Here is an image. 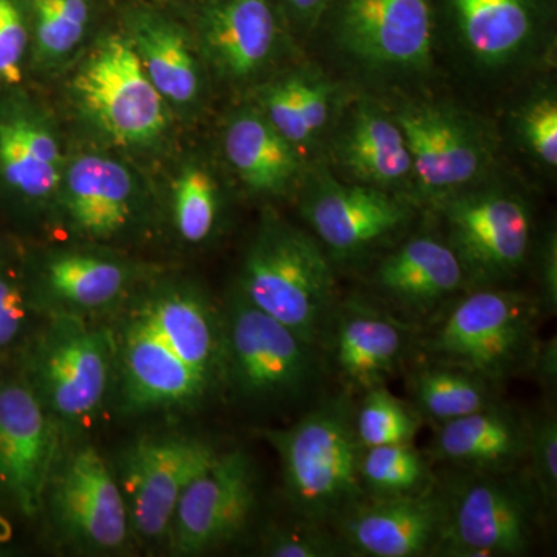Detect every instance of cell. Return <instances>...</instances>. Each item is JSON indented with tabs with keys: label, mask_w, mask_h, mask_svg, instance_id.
Wrapping results in <instances>:
<instances>
[{
	"label": "cell",
	"mask_w": 557,
	"mask_h": 557,
	"mask_svg": "<svg viewBox=\"0 0 557 557\" xmlns=\"http://www.w3.org/2000/svg\"><path fill=\"white\" fill-rule=\"evenodd\" d=\"M113 339L72 313L53 319L28 358V381L54 420L94 416L108 391Z\"/></svg>",
	"instance_id": "obj_7"
},
{
	"label": "cell",
	"mask_w": 557,
	"mask_h": 557,
	"mask_svg": "<svg viewBox=\"0 0 557 557\" xmlns=\"http://www.w3.org/2000/svg\"><path fill=\"white\" fill-rule=\"evenodd\" d=\"M258 505L255 463L245 450L219 454L183 491L170 534L171 549L197 556L228 545L244 533Z\"/></svg>",
	"instance_id": "obj_10"
},
{
	"label": "cell",
	"mask_w": 557,
	"mask_h": 557,
	"mask_svg": "<svg viewBox=\"0 0 557 557\" xmlns=\"http://www.w3.org/2000/svg\"><path fill=\"white\" fill-rule=\"evenodd\" d=\"M138 313L186 364L209 381L222 379V318L200 293L168 289Z\"/></svg>",
	"instance_id": "obj_25"
},
{
	"label": "cell",
	"mask_w": 557,
	"mask_h": 557,
	"mask_svg": "<svg viewBox=\"0 0 557 557\" xmlns=\"http://www.w3.org/2000/svg\"><path fill=\"white\" fill-rule=\"evenodd\" d=\"M467 49L486 65L505 64L534 32L531 0H449Z\"/></svg>",
	"instance_id": "obj_28"
},
{
	"label": "cell",
	"mask_w": 557,
	"mask_h": 557,
	"mask_svg": "<svg viewBox=\"0 0 557 557\" xmlns=\"http://www.w3.org/2000/svg\"><path fill=\"white\" fill-rule=\"evenodd\" d=\"M332 89L317 73H293L262 95V113L295 148L319 137L330 119Z\"/></svg>",
	"instance_id": "obj_30"
},
{
	"label": "cell",
	"mask_w": 557,
	"mask_h": 557,
	"mask_svg": "<svg viewBox=\"0 0 557 557\" xmlns=\"http://www.w3.org/2000/svg\"><path fill=\"white\" fill-rule=\"evenodd\" d=\"M527 442V417L493 403L440 424L432 454L457 469L512 471L525 465Z\"/></svg>",
	"instance_id": "obj_23"
},
{
	"label": "cell",
	"mask_w": 557,
	"mask_h": 557,
	"mask_svg": "<svg viewBox=\"0 0 557 557\" xmlns=\"http://www.w3.org/2000/svg\"><path fill=\"white\" fill-rule=\"evenodd\" d=\"M539 307L523 293L478 288L453 299L418 344L434 361L502 383L530 368L539 343Z\"/></svg>",
	"instance_id": "obj_3"
},
{
	"label": "cell",
	"mask_w": 557,
	"mask_h": 557,
	"mask_svg": "<svg viewBox=\"0 0 557 557\" xmlns=\"http://www.w3.org/2000/svg\"><path fill=\"white\" fill-rule=\"evenodd\" d=\"M432 28L431 0H344L339 13L344 46L375 67H424Z\"/></svg>",
	"instance_id": "obj_18"
},
{
	"label": "cell",
	"mask_w": 557,
	"mask_h": 557,
	"mask_svg": "<svg viewBox=\"0 0 557 557\" xmlns=\"http://www.w3.org/2000/svg\"><path fill=\"white\" fill-rule=\"evenodd\" d=\"M64 164L58 139L20 89L0 94V203L39 207L60 190Z\"/></svg>",
	"instance_id": "obj_14"
},
{
	"label": "cell",
	"mask_w": 557,
	"mask_h": 557,
	"mask_svg": "<svg viewBox=\"0 0 557 557\" xmlns=\"http://www.w3.org/2000/svg\"><path fill=\"white\" fill-rule=\"evenodd\" d=\"M240 295L317 347L338 306L327 252L309 234L274 218L265 219L248 249Z\"/></svg>",
	"instance_id": "obj_2"
},
{
	"label": "cell",
	"mask_w": 557,
	"mask_h": 557,
	"mask_svg": "<svg viewBox=\"0 0 557 557\" xmlns=\"http://www.w3.org/2000/svg\"><path fill=\"white\" fill-rule=\"evenodd\" d=\"M73 94L87 119L119 145H152L168 127V102L126 33L104 36L83 62Z\"/></svg>",
	"instance_id": "obj_6"
},
{
	"label": "cell",
	"mask_w": 557,
	"mask_h": 557,
	"mask_svg": "<svg viewBox=\"0 0 557 557\" xmlns=\"http://www.w3.org/2000/svg\"><path fill=\"white\" fill-rule=\"evenodd\" d=\"M435 485L445 505L435 556L518 557L531 552L545 509L527 469L454 468L445 482Z\"/></svg>",
	"instance_id": "obj_4"
},
{
	"label": "cell",
	"mask_w": 557,
	"mask_h": 557,
	"mask_svg": "<svg viewBox=\"0 0 557 557\" xmlns=\"http://www.w3.org/2000/svg\"><path fill=\"white\" fill-rule=\"evenodd\" d=\"M121 354L124 403L135 412L189 406L211 387L212 381L186 364L139 313L124 332Z\"/></svg>",
	"instance_id": "obj_20"
},
{
	"label": "cell",
	"mask_w": 557,
	"mask_h": 557,
	"mask_svg": "<svg viewBox=\"0 0 557 557\" xmlns=\"http://www.w3.org/2000/svg\"><path fill=\"white\" fill-rule=\"evenodd\" d=\"M381 299L403 321H426L468 287L463 265L448 242L416 236L381 260L372 276Z\"/></svg>",
	"instance_id": "obj_19"
},
{
	"label": "cell",
	"mask_w": 557,
	"mask_h": 557,
	"mask_svg": "<svg viewBox=\"0 0 557 557\" xmlns=\"http://www.w3.org/2000/svg\"><path fill=\"white\" fill-rule=\"evenodd\" d=\"M201 50L231 79H247L267 67L278 42L270 0H211L200 16Z\"/></svg>",
	"instance_id": "obj_21"
},
{
	"label": "cell",
	"mask_w": 557,
	"mask_h": 557,
	"mask_svg": "<svg viewBox=\"0 0 557 557\" xmlns=\"http://www.w3.org/2000/svg\"><path fill=\"white\" fill-rule=\"evenodd\" d=\"M30 54V0H0V94L21 89Z\"/></svg>",
	"instance_id": "obj_36"
},
{
	"label": "cell",
	"mask_w": 557,
	"mask_h": 557,
	"mask_svg": "<svg viewBox=\"0 0 557 557\" xmlns=\"http://www.w3.org/2000/svg\"><path fill=\"white\" fill-rule=\"evenodd\" d=\"M304 218L333 258L347 260L401 230L410 209L386 190L322 177L307 194Z\"/></svg>",
	"instance_id": "obj_17"
},
{
	"label": "cell",
	"mask_w": 557,
	"mask_h": 557,
	"mask_svg": "<svg viewBox=\"0 0 557 557\" xmlns=\"http://www.w3.org/2000/svg\"><path fill=\"white\" fill-rule=\"evenodd\" d=\"M263 552L273 557H335L344 555L346 548L338 534L302 520V525L273 531L265 539Z\"/></svg>",
	"instance_id": "obj_38"
},
{
	"label": "cell",
	"mask_w": 557,
	"mask_h": 557,
	"mask_svg": "<svg viewBox=\"0 0 557 557\" xmlns=\"http://www.w3.org/2000/svg\"><path fill=\"white\" fill-rule=\"evenodd\" d=\"M58 443L57 420L30 384L0 381V500L25 518L46 505Z\"/></svg>",
	"instance_id": "obj_11"
},
{
	"label": "cell",
	"mask_w": 557,
	"mask_h": 557,
	"mask_svg": "<svg viewBox=\"0 0 557 557\" xmlns=\"http://www.w3.org/2000/svg\"><path fill=\"white\" fill-rule=\"evenodd\" d=\"M40 288L70 310H98L115 302L132 281L131 270L116 260L87 252H61L47 259Z\"/></svg>",
	"instance_id": "obj_29"
},
{
	"label": "cell",
	"mask_w": 557,
	"mask_h": 557,
	"mask_svg": "<svg viewBox=\"0 0 557 557\" xmlns=\"http://www.w3.org/2000/svg\"><path fill=\"white\" fill-rule=\"evenodd\" d=\"M539 284H541V306L548 314L557 309V247L555 233L548 234L541 259H539Z\"/></svg>",
	"instance_id": "obj_41"
},
{
	"label": "cell",
	"mask_w": 557,
	"mask_h": 557,
	"mask_svg": "<svg viewBox=\"0 0 557 557\" xmlns=\"http://www.w3.org/2000/svg\"><path fill=\"white\" fill-rule=\"evenodd\" d=\"M527 472L545 511L557 504V418L552 410L527 417Z\"/></svg>",
	"instance_id": "obj_37"
},
{
	"label": "cell",
	"mask_w": 557,
	"mask_h": 557,
	"mask_svg": "<svg viewBox=\"0 0 557 557\" xmlns=\"http://www.w3.org/2000/svg\"><path fill=\"white\" fill-rule=\"evenodd\" d=\"M317 346L299 338L244 296L222 318V379L251 403H292L319 379Z\"/></svg>",
	"instance_id": "obj_5"
},
{
	"label": "cell",
	"mask_w": 557,
	"mask_h": 557,
	"mask_svg": "<svg viewBox=\"0 0 557 557\" xmlns=\"http://www.w3.org/2000/svg\"><path fill=\"white\" fill-rule=\"evenodd\" d=\"M409 391L417 412L438 424L496 403L487 381L468 370L437 361L410 373Z\"/></svg>",
	"instance_id": "obj_31"
},
{
	"label": "cell",
	"mask_w": 557,
	"mask_h": 557,
	"mask_svg": "<svg viewBox=\"0 0 557 557\" xmlns=\"http://www.w3.org/2000/svg\"><path fill=\"white\" fill-rule=\"evenodd\" d=\"M32 54L36 65H50L78 49L89 30V0H30Z\"/></svg>",
	"instance_id": "obj_33"
},
{
	"label": "cell",
	"mask_w": 557,
	"mask_h": 557,
	"mask_svg": "<svg viewBox=\"0 0 557 557\" xmlns=\"http://www.w3.org/2000/svg\"><path fill=\"white\" fill-rule=\"evenodd\" d=\"M0 249H2V244H0Z\"/></svg>",
	"instance_id": "obj_44"
},
{
	"label": "cell",
	"mask_w": 557,
	"mask_h": 557,
	"mask_svg": "<svg viewBox=\"0 0 557 557\" xmlns=\"http://www.w3.org/2000/svg\"><path fill=\"white\" fill-rule=\"evenodd\" d=\"M28 300L20 278L0 260V350L10 347L24 332Z\"/></svg>",
	"instance_id": "obj_40"
},
{
	"label": "cell",
	"mask_w": 557,
	"mask_h": 557,
	"mask_svg": "<svg viewBox=\"0 0 557 557\" xmlns=\"http://www.w3.org/2000/svg\"><path fill=\"white\" fill-rule=\"evenodd\" d=\"M60 190L70 223L89 239H113L134 218V177L109 157L73 160L62 174Z\"/></svg>",
	"instance_id": "obj_22"
},
{
	"label": "cell",
	"mask_w": 557,
	"mask_h": 557,
	"mask_svg": "<svg viewBox=\"0 0 557 557\" xmlns=\"http://www.w3.org/2000/svg\"><path fill=\"white\" fill-rule=\"evenodd\" d=\"M226 159L249 189L282 194L295 182L300 161L295 146L258 110H242L226 129Z\"/></svg>",
	"instance_id": "obj_26"
},
{
	"label": "cell",
	"mask_w": 557,
	"mask_h": 557,
	"mask_svg": "<svg viewBox=\"0 0 557 557\" xmlns=\"http://www.w3.org/2000/svg\"><path fill=\"white\" fill-rule=\"evenodd\" d=\"M528 375L536 379L542 386L555 388L557 381V338L539 341L536 350L531 357Z\"/></svg>",
	"instance_id": "obj_42"
},
{
	"label": "cell",
	"mask_w": 557,
	"mask_h": 557,
	"mask_svg": "<svg viewBox=\"0 0 557 557\" xmlns=\"http://www.w3.org/2000/svg\"><path fill=\"white\" fill-rule=\"evenodd\" d=\"M126 27L127 38L163 100L178 108L199 100L200 64L185 28L150 9L129 11Z\"/></svg>",
	"instance_id": "obj_24"
},
{
	"label": "cell",
	"mask_w": 557,
	"mask_h": 557,
	"mask_svg": "<svg viewBox=\"0 0 557 557\" xmlns=\"http://www.w3.org/2000/svg\"><path fill=\"white\" fill-rule=\"evenodd\" d=\"M408 145L417 188L428 199H448L486 166L478 132L437 106H408L395 116Z\"/></svg>",
	"instance_id": "obj_16"
},
{
	"label": "cell",
	"mask_w": 557,
	"mask_h": 557,
	"mask_svg": "<svg viewBox=\"0 0 557 557\" xmlns=\"http://www.w3.org/2000/svg\"><path fill=\"white\" fill-rule=\"evenodd\" d=\"M284 9L302 24H314L332 0H278Z\"/></svg>",
	"instance_id": "obj_43"
},
{
	"label": "cell",
	"mask_w": 557,
	"mask_h": 557,
	"mask_svg": "<svg viewBox=\"0 0 557 557\" xmlns=\"http://www.w3.org/2000/svg\"><path fill=\"white\" fill-rule=\"evenodd\" d=\"M359 474L370 498L410 496L435 483L426 457L412 443L362 449Z\"/></svg>",
	"instance_id": "obj_32"
},
{
	"label": "cell",
	"mask_w": 557,
	"mask_h": 557,
	"mask_svg": "<svg viewBox=\"0 0 557 557\" xmlns=\"http://www.w3.org/2000/svg\"><path fill=\"white\" fill-rule=\"evenodd\" d=\"M339 159L358 183L392 188L412 175L405 134L375 106L362 104L339 141Z\"/></svg>",
	"instance_id": "obj_27"
},
{
	"label": "cell",
	"mask_w": 557,
	"mask_h": 557,
	"mask_svg": "<svg viewBox=\"0 0 557 557\" xmlns=\"http://www.w3.org/2000/svg\"><path fill=\"white\" fill-rule=\"evenodd\" d=\"M321 343L348 392L386 386L405 366L416 338L408 322L361 299L338 302Z\"/></svg>",
	"instance_id": "obj_13"
},
{
	"label": "cell",
	"mask_w": 557,
	"mask_h": 557,
	"mask_svg": "<svg viewBox=\"0 0 557 557\" xmlns=\"http://www.w3.org/2000/svg\"><path fill=\"white\" fill-rule=\"evenodd\" d=\"M289 505L300 519L335 525L368 498L359 474L362 446L348 395L330 398L293 426L267 431Z\"/></svg>",
	"instance_id": "obj_1"
},
{
	"label": "cell",
	"mask_w": 557,
	"mask_h": 557,
	"mask_svg": "<svg viewBox=\"0 0 557 557\" xmlns=\"http://www.w3.org/2000/svg\"><path fill=\"white\" fill-rule=\"evenodd\" d=\"M219 453L205 440L164 435L138 440L120 457V486L129 523L146 541L168 539L183 491Z\"/></svg>",
	"instance_id": "obj_9"
},
{
	"label": "cell",
	"mask_w": 557,
	"mask_h": 557,
	"mask_svg": "<svg viewBox=\"0 0 557 557\" xmlns=\"http://www.w3.org/2000/svg\"><path fill=\"white\" fill-rule=\"evenodd\" d=\"M174 225L188 244H203L218 230L220 190L211 172L190 164L178 175L174 185Z\"/></svg>",
	"instance_id": "obj_34"
},
{
	"label": "cell",
	"mask_w": 557,
	"mask_h": 557,
	"mask_svg": "<svg viewBox=\"0 0 557 557\" xmlns=\"http://www.w3.org/2000/svg\"><path fill=\"white\" fill-rule=\"evenodd\" d=\"M420 426L417 409L384 386L364 392L361 406L355 410V428L362 449L412 443Z\"/></svg>",
	"instance_id": "obj_35"
},
{
	"label": "cell",
	"mask_w": 557,
	"mask_h": 557,
	"mask_svg": "<svg viewBox=\"0 0 557 557\" xmlns=\"http://www.w3.org/2000/svg\"><path fill=\"white\" fill-rule=\"evenodd\" d=\"M62 536L90 552H116L129 536V512L119 480L91 446L51 478L46 502Z\"/></svg>",
	"instance_id": "obj_12"
},
{
	"label": "cell",
	"mask_w": 557,
	"mask_h": 557,
	"mask_svg": "<svg viewBox=\"0 0 557 557\" xmlns=\"http://www.w3.org/2000/svg\"><path fill=\"white\" fill-rule=\"evenodd\" d=\"M443 218L468 284L491 287L516 276L525 263L531 214L519 197L502 190L448 197Z\"/></svg>",
	"instance_id": "obj_8"
},
{
	"label": "cell",
	"mask_w": 557,
	"mask_h": 557,
	"mask_svg": "<svg viewBox=\"0 0 557 557\" xmlns=\"http://www.w3.org/2000/svg\"><path fill=\"white\" fill-rule=\"evenodd\" d=\"M445 505L437 485L410 496L366 498L335 523L350 555L435 556L442 541Z\"/></svg>",
	"instance_id": "obj_15"
},
{
	"label": "cell",
	"mask_w": 557,
	"mask_h": 557,
	"mask_svg": "<svg viewBox=\"0 0 557 557\" xmlns=\"http://www.w3.org/2000/svg\"><path fill=\"white\" fill-rule=\"evenodd\" d=\"M523 135L531 152L542 163L557 164V104L553 98H542L527 110L523 116Z\"/></svg>",
	"instance_id": "obj_39"
}]
</instances>
